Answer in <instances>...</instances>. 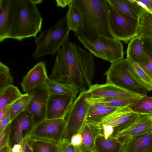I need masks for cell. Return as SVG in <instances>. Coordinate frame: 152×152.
<instances>
[{"label": "cell", "mask_w": 152, "mask_h": 152, "mask_svg": "<svg viewBox=\"0 0 152 152\" xmlns=\"http://www.w3.org/2000/svg\"><path fill=\"white\" fill-rule=\"evenodd\" d=\"M10 152H12V150H11V151H10Z\"/></svg>", "instance_id": "49"}, {"label": "cell", "mask_w": 152, "mask_h": 152, "mask_svg": "<svg viewBox=\"0 0 152 152\" xmlns=\"http://www.w3.org/2000/svg\"><path fill=\"white\" fill-rule=\"evenodd\" d=\"M12 105L7 106L0 110V119L7 113L11 107Z\"/></svg>", "instance_id": "44"}, {"label": "cell", "mask_w": 152, "mask_h": 152, "mask_svg": "<svg viewBox=\"0 0 152 152\" xmlns=\"http://www.w3.org/2000/svg\"><path fill=\"white\" fill-rule=\"evenodd\" d=\"M108 12V24L110 33L114 38L127 43L137 36L138 19L121 12L110 4Z\"/></svg>", "instance_id": "7"}, {"label": "cell", "mask_w": 152, "mask_h": 152, "mask_svg": "<svg viewBox=\"0 0 152 152\" xmlns=\"http://www.w3.org/2000/svg\"><path fill=\"white\" fill-rule=\"evenodd\" d=\"M33 96L25 110L32 115L35 125L46 119L47 103L49 96L43 87L32 91Z\"/></svg>", "instance_id": "15"}, {"label": "cell", "mask_w": 152, "mask_h": 152, "mask_svg": "<svg viewBox=\"0 0 152 152\" xmlns=\"http://www.w3.org/2000/svg\"><path fill=\"white\" fill-rule=\"evenodd\" d=\"M11 122L0 133V149L5 146L10 145V137L11 132Z\"/></svg>", "instance_id": "34"}, {"label": "cell", "mask_w": 152, "mask_h": 152, "mask_svg": "<svg viewBox=\"0 0 152 152\" xmlns=\"http://www.w3.org/2000/svg\"><path fill=\"white\" fill-rule=\"evenodd\" d=\"M48 78L46 63L41 61L29 70L20 83L23 91L27 93L37 88L43 87Z\"/></svg>", "instance_id": "14"}, {"label": "cell", "mask_w": 152, "mask_h": 152, "mask_svg": "<svg viewBox=\"0 0 152 152\" xmlns=\"http://www.w3.org/2000/svg\"><path fill=\"white\" fill-rule=\"evenodd\" d=\"M146 55L147 62L145 63L138 64L152 80V59L146 53Z\"/></svg>", "instance_id": "36"}, {"label": "cell", "mask_w": 152, "mask_h": 152, "mask_svg": "<svg viewBox=\"0 0 152 152\" xmlns=\"http://www.w3.org/2000/svg\"><path fill=\"white\" fill-rule=\"evenodd\" d=\"M123 145L117 138L111 136L106 139L101 133L96 138L94 149L96 152H120Z\"/></svg>", "instance_id": "21"}, {"label": "cell", "mask_w": 152, "mask_h": 152, "mask_svg": "<svg viewBox=\"0 0 152 152\" xmlns=\"http://www.w3.org/2000/svg\"><path fill=\"white\" fill-rule=\"evenodd\" d=\"M95 69L93 55L68 41L57 52L49 78L72 85L80 92L92 85Z\"/></svg>", "instance_id": "1"}, {"label": "cell", "mask_w": 152, "mask_h": 152, "mask_svg": "<svg viewBox=\"0 0 152 152\" xmlns=\"http://www.w3.org/2000/svg\"><path fill=\"white\" fill-rule=\"evenodd\" d=\"M78 147L80 152H96L95 150L91 151L85 148L82 144L80 146Z\"/></svg>", "instance_id": "45"}, {"label": "cell", "mask_w": 152, "mask_h": 152, "mask_svg": "<svg viewBox=\"0 0 152 152\" xmlns=\"http://www.w3.org/2000/svg\"><path fill=\"white\" fill-rule=\"evenodd\" d=\"M104 75L106 82L138 94L144 96L149 91L131 72L126 58L112 64Z\"/></svg>", "instance_id": "5"}, {"label": "cell", "mask_w": 152, "mask_h": 152, "mask_svg": "<svg viewBox=\"0 0 152 152\" xmlns=\"http://www.w3.org/2000/svg\"><path fill=\"white\" fill-rule=\"evenodd\" d=\"M137 36L152 37V12L142 8L139 12Z\"/></svg>", "instance_id": "23"}, {"label": "cell", "mask_w": 152, "mask_h": 152, "mask_svg": "<svg viewBox=\"0 0 152 152\" xmlns=\"http://www.w3.org/2000/svg\"><path fill=\"white\" fill-rule=\"evenodd\" d=\"M146 6L148 10L152 12V0H140Z\"/></svg>", "instance_id": "43"}, {"label": "cell", "mask_w": 152, "mask_h": 152, "mask_svg": "<svg viewBox=\"0 0 152 152\" xmlns=\"http://www.w3.org/2000/svg\"><path fill=\"white\" fill-rule=\"evenodd\" d=\"M152 132V115L138 114L112 137L117 138L123 144L135 136Z\"/></svg>", "instance_id": "10"}, {"label": "cell", "mask_w": 152, "mask_h": 152, "mask_svg": "<svg viewBox=\"0 0 152 152\" xmlns=\"http://www.w3.org/2000/svg\"><path fill=\"white\" fill-rule=\"evenodd\" d=\"M68 9L66 18L68 28L70 31L75 32L79 30L82 24L81 13L73 2L68 5Z\"/></svg>", "instance_id": "26"}, {"label": "cell", "mask_w": 152, "mask_h": 152, "mask_svg": "<svg viewBox=\"0 0 152 152\" xmlns=\"http://www.w3.org/2000/svg\"><path fill=\"white\" fill-rule=\"evenodd\" d=\"M23 95L17 87L13 85L9 86L0 92V110L12 105Z\"/></svg>", "instance_id": "24"}, {"label": "cell", "mask_w": 152, "mask_h": 152, "mask_svg": "<svg viewBox=\"0 0 152 152\" xmlns=\"http://www.w3.org/2000/svg\"><path fill=\"white\" fill-rule=\"evenodd\" d=\"M120 152H152V132L131 138L123 144Z\"/></svg>", "instance_id": "17"}, {"label": "cell", "mask_w": 152, "mask_h": 152, "mask_svg": "<svg viewBox=\"0 0 152 152\" xmlns=\"http://www.w3.org/2000/svg\"><path fill=\"white\" fill-rule=\"evenodd\" d=\"M88 96L119 99H139L140 95L113 84L92 85L86 90Z\"/></svg>", "instance_id": "12"}, {"label": "cell", "mask_w": 152, "mask_h": 152, "mask_svg": "<svg viewBox=\"0 0 152 152\" xmlns=\"http://www.w3.org/2000/svg\"><path fill=\"white\" fill-rule=\"evenodd\" d=\"M12 152H24V141L21 143L14 145L11 148Z\"/></svg>", "instance_id": "40"}, {"label": "cell", "mask_w": 152, "mask_h": 152, "mask_svg": "<svg viewBox=\"0 0 152 152\" xmlns=\"http://www.w3.org/2000/svg\"><path fill=\"white\" fill-rule=\"evenodd\" d=\"M127 107L134 113L152 115V97L144 96Z\"/></svg>", "instance_id": "25"}, {"label": "cell", "mask_w": 152, "mask_h": 152, "mask_svg": "<svg viewBox=\"0 0 152 152\" xmlns=\"http://www.w3.org/2000/svg\"><path fill=\"white\" fill-rule=\"evenodd\" d=\"M33 96V92L32 91L26 93L12 105L10 111L11 121L26 110Z\"/></svg>", "instance_id": "31"}, {"label": "cell", "mask_w": 152, "mask_h": 152, "mask_svg": "<svg viewBox=\"0 0 152 152\" xmlns=\"http://www.w3.org/2000/svg\"><path fill=\"white\" fill-rule=\"evenodd\" d=\"M11 148L9 146H5L0 149V152H10Z\"/></svg>", "instance_id": "46"}, {"label": "cell", "mask_w": 152, "mask_h": 152, "mask_svg": "<svg viewBox=\"0 0 152 152\" xmlns=\"http://www.w3.org/2000/svg\"><path fill=\"white\" fill-rule=\"evenodd\" d=\"M79 133L82 137V145L90 150L94 151L96 138L102 133V129L95 124L86 121Z\"/></svg>", "instance_id": "20"}, {"label": "cell", "mask_w": 152, "mask_h": 152, "mask_svg": "<svg viewBox=\"0 0 152 152\" xmlns=\"http://www.w3.org/2000/svg\"><path fill=\"white\" fill-rule=\"evenodd\" d=\"M138 115L132 112L127 106L123 107L117 108L102 118L98 122L94 123L99 127L103 125L112 126L114 129V134L121 129Z\"/></svg>", "instance_id": "16"}, {"label": "cell", "mask_w": 152, "mask_h": 152, "mask_svg": "<svg viewBox=\"0 0 152 152\" xmlns=\"http://www.w3.org/2000/svg\"><path fill=\"white\" fill-rule=\"evenodd\" d=\"M152 85L151 86V91H152Z\"/></svg>", "instance_id": "48"}, {"label": "cell", "mask_w": 152, "mask_h": 152, "mask_svg": "<svg viewBox=\"0 0 152 152\" xmlns=\"http://www.w3.org/2000/svg\"><path fill=\"white\" fill-rule=\"evenodd\" d=\"M57 144L59 152H80L78 147L74 145L69 140L63 139Z\"/></svg>", "instance_id": "33"}, {"label": "cell", "mask_w": 152, "mask_h": 152, "mask_svg": "<svg viewBox=\"0 0 152 152\" xmlns=\"http://www.w3.org/2000/svg\"><path fill=\"white\" fill-rule=\"evenodd\" d=\"M24 152H33L28 137L26 138L24 140Z\"/></svg>", "instance_id": "42"}, {"label": "cell", "mask_w": 152, "mask_h": 152, "mask_svg": "<svg viewBox=\"0 0 152 152\" xmlns=\"http://www.w3.org/2000/svg\"><path fill=\"white\" fill-rule=\"evenodd\" d=\"M69 29L66 17L59 20L53 26L43 31L35 38L36 48L32 54L35 58L54 54L61 46L68 41Z\"/></svg>", "instance_id": "4"}, {"label": "cell", "mask_w": 152, "mask_h": 152, "mask_svg": "<svg viewBox=\"0 0 152 152\" xmlns=\"http://www.w3.org/2000/svg\"><path fill=\"white\" fill-rule=\"evenodd\" d=\"M65 125V118L45 119L34 126L29 137L49 140L58 143L62 139Z\"/></svg>", "instance_id": "9"}, {"label": "cell", "mask_w": 152, "mask_h": 152, "mask_svg": "<svg viewBox=\"0 0 152 152\" xmlns=\"http://www.w3.org/2000/svg\"><path fill=\"white\" fill-rule=\"evenodd\" d=\"M31 2L36 5L42 3L43 1L42 0H30Z\"/></svg>", "instance_id": "47"}, {"label": "cell", "mask_w": 152, "mask_h": 152, "mask_svg": "<svg viewBox=\"0 0 152 152\" xmlns=\"http://www.w3.org/2000/svg\"><path fill=\"white\" fill-rule=\"evenodd\" d=\"M77 38L84 48L95 56L111 64L123 59V46L120 40L103 35L99 36L93 42L82 37Z\"/></svg>", "instance_id": "6"}, {"label": "cell", "mask_w": 152, "mask_h": 152, "mask_svg": "<svg viewBox=\"0 0 152 152\" xmlns=\"http://www.w3.org/2000/svg\"><path fill=\"white\" fill-rule=\"evenodd\" d=\"M122 13L133 18L138 19L139 12L141 7L134 0H106Z\"/></svg>", "instance_id": "22"}, {"label": "cell", "mask_w": 152, "mask_h": 152, "mask_svg": "<svg viewBox=\"0 0 152 152\" xmlns=\"http://www.w3.org/2000/svg\"><path fill=\"white\" fill-rule=\"evenodd\" d=\"M128 60L129 67L133 76L150 91L152 84V80L139 65L131 58Z\"/></svg>", "instance_id": "27"}, {"label": "cell", "mask_w": 152, "mask_h": 152, "mask_svg": "<svg viewBox=\"0 0 152 152\" xmlns=\"http://www.w3.org/2000/svg\"><path fill=\"white\" fill-rule=\"evenodd\" d=\"M43 87L49 95H59L72 97L75 99L80 92L76 87L71 84L52 81L49 78Z\"/></svg>", "instance_id": "18"}, {"label": "cell", "mask_w": 152, "mask_h": 152, "mask_svg": "<svg viewBox=\"0 0 152 152\" xmlns=\"http://www.w3.org/2000/svg\"><path fill=\"white\" fill-rule=\"evenodd\" d=\"M86 90L80 92L65 118L62 139L70 141L73 135L80 132L86 121L88 104L85 99L88 96Z\"/></svg>", "instance_id": "8"}, {"label": "cell", "mask_w": 152, "mask_h": 152, "mask_svg": "<svg viewBox=\"0 0 152 152\" xmlns=\"http://www.w3.org/2000/svg\"><path fill=\"white\" fill-rule=\"evenodd\" d=\"M11 0H0V42L7 39V27Z\"/></svg>", "instance_id": "28"}, {"label": "cell", "mask_w": 152, "mask_h": 152, "mask_svg": "<svg viewBox=\"0 0 152 152\" xmlns=\"http://www.w3.org/2000/svg\"><path fill=\"white\" fill-rule=\"evenodd\" d=\"M13 78L10 69L1 62H0V92L9 86L13 85Z\"/></svg>", "instance_id": "32"}, {"label": "cell", "mask_w": 152, "mask_h": 152, "mask_svg": "<svg viewBox=\"0 0 152 152\" xmlns=\"http://www.w3.org/2000/svg\"><path fill=\"white\" fill-rule=\"evenodd\" d=\"M139 99L93 98L88 96L86 98V100L90 102L102 104L108 107L118 108L127 106Z\"/></svg>", "instance_id": "29"}, {"label": "cell", "mask_w": 152, "mask_h": 152, "mask_svg": "<svg viewBox=\"0 0 152 152\" xmlns=\"http://www.w3.org/2000/svg\"><path fill=\"white\" fill-rule=\"evenodd\" d=\"M140 38L144 42L143 49L145 53L152 59V37Z\"/></svg>", "instance_id": "35"}, {"label": "cell", "mask_w": 152, "mask_h": 152, "mask_svg": "<svg viewBox=\"0 0 152 152\" xmlns=\"http://www.w3.org/2000/svg\"><path fill=\"white\" fill-rule=\"evenodd\" d=\"M35 126L32 115L25 110L16 117L11 122L10 145L11 148L21 143L29 135Z\"/></svg>", "instance_id": "11"}, {"label": "cell", "mask_w": 152, "mask_h": 152, "mask_svg": "<svg viewBox=\"0 0 152 152\" xmlns=\"http://www.w3.org/2000/svg\"><path fill=\"white\" fill-rule=\"evenodd\" d=\"M143 44L144 42L140 37L136 36L132 38L127 49V58H131L138 64L146 63L147 60Z\"/></svg>", "instance_id": "19"}, {"label": "cell", "mask_w": 152, "mask_h": 152, "mask_svg": "<svg viewBox=\"0 0 152 152\" xmlns=\"http://www.w3.org/2000/svg\"><path fill=\"white\" fill-rule=\"evenodd\" d=\"M33 152H59L58 144L52 141L28 137Z\"/></svg>", "instance_id": "30"}, {"label": "cell", "mask_w": 152, "mask_h": 152, "mask_svg": "<svg viewBox=\"0 0 152 152\" xmlns=\"http://www.w3.org/2000/svg\"><path fill=\"white\" fill-rule=\"evenodd\" d=\"M82 17V24L75 36L91 42L100 35L113 38L108 24L109 5L106 0H73Z\"/></svg>", "instance_id": "3"}, {"label": "cell", "mask_w": 152, "mask_h": 152, "mask_svg": "<svg viewBox=\"0 0 152 152\" xmlns=\"http://www.w3.org/2000/svg\"><path fill=\"white\" fill-rule=\"evenodd\" d=\"M70 141L72 144L75 146H80L82 143V138L81 134L80 133L74 134L72 137Z\"/></svg>", "instance_id": "39"}, {"label": "cell", "mask_w": 152, "mask_h": 152, "mask_svg": "<svg viewBox=\"0 0 152 152\" xmlns=\"http://www.w3.org/2000/svg\"><path fill=\"white\" fill-rule=\"evenodd\" d=\"M75 99L66 96L49 95L47 103L46 119H65Z\"/></svg>", "instance_id": "13"}, {"label": "cell", "mask_w": 152, "mask_h": 152, "mask_svg": "<svg viewBox=\"0 0 152 152\" xmlns=\"http://www.w3.org/2000/svg\"><path fill=\"white\" fill-rule=\"evenodd\" d=\"M42 18L30 0H11L7 27V38L22 41L36 38L41 31Z\"/></svg>", "instance_id": "2"}, {"label": "cell", "mask_w": 152, "mask_h": 152, "mask_svg": "<svg viewBox=\"0 0 152 152\" xmlns=\"http://www.w3.org/2000/svg\"><path fill=\"white\" fill-rule=\"evenodd\" d=\"M10 107L7 113L0 119V133L1 132L11 121L10 120Z\"/></svg>", "instance_id": "37"}, {"label": "cell", "mask_w": 152, "mask_h": 152, "mask_svg": "<svg viewBox=\"0 0 152 152\" xmlns=\"http://www.w3.org/2000/svg\"><path fill=\"white\" fill-rule=\"evenodd\" d=\"M73 0H56V5L58 7L64 8L71 3Z\"/></svg>", "instance_id": "41"}, {"label": "cell", "mask_w": 152, "mask_h": 152, "mask_svg": "<svg viewBox=\"0 0 152 152\" xmlns=\"http://www.w3.org/2000/svg\"><path fill=\"white\" fill-rule=\"evenodd\" d=\"M98 127L102 129V133L106 139L112 136L113 134L114 129L110 125H103Z\"/></svg>", "instance_id": "38"}]
</instances>
